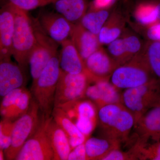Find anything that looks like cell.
Segmentation results:
<instances>
[{"label":"cell","instance_id":"ffe728a7","mask_svg":"<svg viewBox=\"0 0 160 160\" xmlns=\"http://www.w3.org/2000/svg\"><path fill=\"white\" fill-rule=\"evenodd\" d=\"M55 9L72 24L80 23L87 11V0H54Z\"/></svg>","mask_w":160,"mask_h":160},{"label":"cell","instance_id":"1f68e13d","mask_svg":"<svg viewBox=\"0 0 160 160\" xmlns=\"http://www.w3.org/2000/svg\"><path fill=\"white\" fill-rule=\"evenodd\" d=\"M14 122L2 119L0 122V149L5 151L11 144Z\"/></svg>","mask_w":160,"mask_h":160},{"label":"cell","instance_id":"4dcf8cb0","mask_svg":"<svg viewBox=\"0 0 160 160\" xmlns=\"http://www.w3.org/2000/svg\"><path fill=\"white\" fill-rule=\"evenodd\" d=\"M122 38L126 51L131 59L142 52L144 46L137 36L130 33H126Z\"/></svg>","mask_w":160,"mask_h":160},{"label":"cell","instance_id":"f35d334b","mask_svg":"<svg viewBox=\"0 0 160 160\" xmlns=\"http://www.w3.org/2000/svg\"><path fill=\"white\" fill-rule=\"evenodd\" d=\"M5 152L2 149H0V160H5Z\"/></svg>","mask_w":160,"mask_h":160},{"label":"cell","instance_id":"8fae6325","mask_svg":"<svg viewBox=\"0 0 160 160\" xmlns=\"http://www.w3.org/2000/svg\"><path fill=\"white\" fill-rule=\"evenodd\" d=\"M38 21L43 31L58 44L70 38L74 24L58 12H43Z\"/></svg>","mask_w":160,"mask_h":160},{"label":"cell","instance_id":"603a6c76","mask_svg":"<svg viewBox=\"0 0 160 160\" xmlns=\"http://www.w3.org/2000/svg\"><path fill=\"white\" fill-rule=\"evenodd\" d=\"M125 21L120 13L113 12L104 24L98 35L101 45H109L118 38L122 32Z\"/></svg>","mask_w":160,"mask_h":160},{"label":"cell","instance_id":"f1b7e54d","mask_svg":"<svg viewBox=\"0 0 160 160\" xmlns=\"http://www.w3.org/2000/svg\"><path fill=\"white\" fill-rule=\"evenodd\" d=\"M124 107L122 104L117 103L108 104L98 109V118L104 131L111 126Z\"/></svg>","mask_w":160,"mask_h":160},{"label":"cell","instance_id":"836d02e7","mask_svg":"<svg viewBox=\"0 0 160 160\" xmlns=\"http://www.w3.org/2000/svg\"><path fill=\"white\" fill-rule=\"evenodd\" d=\"M24 86L15 89L9 92L6 95L2 97V99L1 101V106H0V112L6 110L10 107L13 103L17 100L18 98L22 93L24 89H25Z\"/></svg>","mask_w":160,"mask_h":160},{"label":"cell","instance_id":"ba28073f","mask_svg":"<svg viewBox=\"0 0 160 160\" xmlns=\"http://www.w3.org/2000/svg\"><path fill=\"white\" fill-rule=\"evenodd\" d=\"M90 82L86 73L70 74L61 69L56 91L54 108H60L85 97Z\"/></svg>","mask_w":160,"mask_h":160},{"label":"cell","instance_id":"ac0fdd59","mask_svg":"<svg viewBox=\"0 0 160 160\" xmlns=\"http://www.w3.org/2000/svg\"><path fill=\"white\" fill-rule=\"evenodd\" d=\"M46 132L54 153L53 160H68L72 150L69 138L52 116L47 124Z\"/></svg>","mask_w":160,"mask_h":160},{"label":"cell","instance_id":"83f0119b","mask_svg":"<svg viewBox=\"0 0 160 160\" xmlns=\"http://www.w3.org/2000/svg\"><path fill=\"white\" fill-rule=\"evenodd\" d=\"M131 149L138 160H160V140L152 143L137 140Z\"/></svg>","mask_w":160,"mask_h":160},{"label":"cell","instance_id":"5bb4252c","mask_svg":"<svg viewBox=\"0 0 160 160\" xmlns=\"http://www.w3.org/2000/svg\"><path fill=\"white\" fill-rule=\"evenodd\" d=\"M0 96L2 98L12 90L23 87L26 79L23 69L11 59L0 60Z\"/></svg>","mask_w":160,"mask_h":160},{"label":"cell","instance_id":"9a60e30c","mask_svg":"<svg viewBox=\"0 0 160 160\" xmlns=\"http://www.w3.org/2000/svg\"><path fill=\"white\" fill-rule=\"evenodd\" d=\"M86 97L98 109L106 105L122 102V93L108 80H101L88 86Z\"/></svg>","mask_w":160,"mask_h":160},{"label":"cell","instance_id":"3957f363","mask_svg":"<svg viewBox=\"0 0 160 160\" xmlns=\"http://www.w3.org/2000/svg\"><path fill=\"white\" fill-rule=\"evenodd\" d=\"M111 83L119 89H131L157 79L141 52L112 72Z\"/></svg>","mask_w":160,"mask_h":160},{"label":"cell","instance_id":"e575fe53","mask_svg":"<svg viewBox=\"0 0 160 160\" xmlns=\"http://www.w3.org/2000/svg\"><path fill=\"white\" fill-rule=\"evenodd\" d=\"M137 158L131 149L129 151L124 152L119 148L112 150L103 158L102 160H134Z\"/></svg>","mask_w":160,"mask_h":160},{"label":"cell","instance_id":"e0dca14e","mask_svg":"<svg viewBox=\"0 0 160 160\" xmlns=\"http://www.w3.org/2000/svg\"><path fill=\"white\" fill-rule=\"evenodd\" d=\"M61 45L62 49L59 58L61 69L70 74H86L84 60L71 39L66 40Z\"/></svg>","mask_w":160,"mask_h":160},{"label":"cell","instance_id":"8d00e7d4","mask_svg":"<svg viewBox=\"0 0 160 160\" xmlns=\"http://www.w3.org/2000/svg\"><path fill=\"white\" fill-rule=\"evenodd\" d=\"M146 34L149 40L160 42V21L147 27Z\"/></svg>","mask_w":160,"mask_h":160},{"label":"cell","instance_id":"d4e9b609","mask_svg":"<svg viewBox=\"0 0 160 160\" xmlns=\"http://www.w3.org/2000/svg\"><path fill=\"white\" fill-rule=\"evenodd\" d=\"M32 98V92L25 88L22 94L12 105L5 111L0 112L2 119L14 122L29 110Z\"/></svg>","mask_w":160,"mask_h":160},{"label":"cell","instance_id":"f546056e","mask_svg":"<svg viewBox=\"0 0 160 160\" xmlns=\"http://www.w3.org/2000/svg\"><path fill=\"white\" fill-rule=\"evenodd\" d=\"M107 52L118 66L122 65L132 59L126 51L122 38H118L109 44Z\"/></svg>","mask_w":160,"mask_h":160},{"label":"cell","instance_id":"7c38bea8","mask_svg":"<svg viewBox=\"0 0 160 160\" xmlns=\"http://www.w3.org/2000/svg\"><path fill=\"white\" fill-rule=\"evenodd\" d=\"M133 129L138 140L142 142L160 140V98L140 118Z\"/></svg>","mask_w":160,"mask_h":160},{"label":"cell","instance_id":"d6986e66","mask_svg":"<svg viewBox=\"0 0 160 160\" xmlns=\"http://www.w3.org/2000/svg\"><path fill=\"white\" fill-rule=\"evenodd\" d=\"M135 120L133 115L125 107L111 126L104 131L105 137L119 143L127 142L129 133L134 128Z\"/></svg>","mask_w":160,"mask_h":160},{"label":"cell","instance_id":"5b68a950","mask_svg":"<svg viewBox=\"0 0 160 160\" xmlns=\"http://www.w3.org/2000/svg\"><path fill=\"white\" fill-rule=\"evenodd\" d=\"M39 112V106L32 98L27 112L14 121L11 144L4 151L6 159L15 160L23 145L33 134L41 119Z\"/></svg>","mask_w":160,"mask_h":160},{"label":"cell","instance_id":"484cf974","mask_svg":"<svg viewBox=\"0 0 160 160\" xmlns=\"http://www.w3.org/2000/svg\"><path fill=\"white\" fill-rule=\"evenodd\" d=\"M142 52L153 75L160 82V42L149 40Z\"/></svg>","mask_w":160,"mask_h":160},{"label":"cell","instance_id":"7402d4cb","mask_svg":"<svg viewBox=\"0 0 160 160\" xmlns=\"http://www.w3.org/2000/svg\"><path fill=\"white\" fill-rule=\"evenodd\" d=\"M120 145L108 138H89L85 142L87 159L102 160L112 150L120 148Z\"/></svg>","mask_w":160,"mask_h":160},{"label":"cell","instance_id":"7a4b0ae2","mask_svg":"<svg viewBox=\"0 0 160 160\" xmlns=\"http://www.w3.org/2000/svg\"><path fill=\"white\" fill-rule=\"evenodd\" d=\"M12 6L14 13L12 56L18 64L24 69L29 64V57L36 46L37 40L32 21L27 11Z\"/></svg>","mask_w":160,"mask_h":160},{"label":"cell","instance_id":"52a82bcc","mask_svg":"<svg viewBox=\"0 0 160 160\" xmlns=\"http://www.w3.org/2000/svg\"><path fill=\"white\" fill-rule=\"evenodd\" d=\"M32 23L37 40L36 46L30 55L29 61L33 84L52 57L58 54V43L43 31L38 21L34 23L32 22Z\"/></svg>","mask_w":160,"mask_h":160},{"label":"cell","instance_id":"4fadbf2b","mask_svg":"<svg viewBox=\"0 0 160 160\" xmlns=\"http://www.w3.org/2000/svg\"><path fill=\"white\" fill-rule=\"evenodd\" d=\"M14 31V13L12 5L6 2L0 11V60L11 59Z\"/></svg>","mask_w":160,"mask_h":160},{"label":"cell","instance_id":"277c9868","mask_svg":"<svg viewBox=\"0 0 160 160\" xmlns=\"http://www.w3.org/2000/svg\"><path fill=\"white\" fill-rule=\"evenodd\" d=\"M160 98V82L155 79L142 86L125 89L122 93V102L133 115L135 125Z\"/></svg>","mask_w":160,"mask_h":160},{"label":"cell","instance_id":"8992f818","mask_svg":"<svg viewBox=\"0 0 160 160\" xmlns=\"http://www.w3.org/2000/svg\"><path fill=\"white\" fill-rule=\"evenodd\" d=\"M50 117H46L42 114L37 128L23 145L15 160H53L54 153L46 132Z\"/></svg>","mask_w":160,"mask_h":160},{"label":"cell","instance_id":"44dd1931","mask_svg":"<svg viewBox=\"0 0 160 160\" xmlns=\"http://www.w3.org/2000/svg\"><path fill=\"white\" fill-rule=\"evenodd\" d=\"M51 116L55 122L67 134L72 149L86 142V136L78 129L75 124L67 116L62 108H54Z\"/></svg>","mask_w":160,"mask_h":160},{"label":"cell","instance_id":"74e56055","mask_svg":"<svg viewBox=\"0 0 160 160\" xmlns=\"http://www.w3.org/2000/svg\"><path fill=\"white\" fill-rule=\"evenodd\" d=\"M116 1V0H93L90 8L95 9H108Z\"/></svg>","mask_w":160,"mask_h":160},{"label":"cell","instance_id":"d590c367","mask_svg":"<svg viewBox=\"0 0 160 160\" xmlns=\"http://www.w3.org/2000/svg\"><path fill=\"white\" fill-rule=\"evenodd\" d=\"M85 142L72 149L68 156V160H87Z\"/></svg>","mask_w":160,"mask_h":160},{"label":"cell","instance_id":"30bf717a","mask_svg":"<svg viewBox=\"0 0 160 160\" xmlns=\"http://www.w3.org/2000/svg\"><path fill=\"white\" fill-rule=\"evenodd\" d=\"M86 74L90 82L108 80L119 66L108 52L100 47L84 61Z\"/></svg>","mask_w":160,"mask_h":160},{"label":"cell","instance_id":"2e32d148","mask_svg":"<svg viewBox=\"0 0 160 160\" xmlns=\"http://www.w3.org/2000/svg\"><path fill=\"white\" fill-rule=\"evenodd\" d=\"M70 38L84 61L101 47L98 36L84 28L80 23L74 24Z\"/></svg>","mask_w":160,"mask_h":160},{"label":"cell","instance_id":"d6a6232c","mask_svg":"<svg viewBox=\"0 0 160 160\" xmlns=\"http://www.w3.org/2000/svg\"><path fill=\"white\" fill-rule=\"evenodd\" d=\"M7 2L24 11L32 10L52 4L54 0H6Z\"/></svg>","mask_w":160,"mask_h":160},{"label":"cell","instance_id":"9c48e42d","mask_svg":"<svg viewBox=\"0 0 160 160\" xmlns=\"http://www.w3.org/2000/svg\"><path fill=\"white\" fill-rule=\"evenodd\" d=\"M95 106L90 100L81 99L68 103L60 108L87 137L94 130L96 124Z\"/></svg>","mask_w":160,"mask_h":160},{"label":"cell","instance_id":"cb8c5ba5","mask_svg":"<svg viewBox=\"0 0 160 160\" xmlns=\"http://www.w3.org/2000/svg\"><path fill=\"white\" fill-rule=\"evenodd\" d=\"M109 16L110 12L108 9L90 8L89 11L86 12L80 23L92 33L98 36Z\"/></svg>","mask_w":160,"mask_h":160},{"label":"cell","instance_id":"6da1fadb","mask_svg":"<svg viewBox=\"0 0 160 160\" xmlns=\"http://www.w3.org/2000/svg\"><path fill=\"white\" fill-rule=\"evenodd\" d=\"M61 69L58 54L50 60L34 84L31 92L40 112L46 117L51 116L54 107L55 97Z\"/></svg>","mask_w":160,"mask_h":160},{"label":"cell","instance_id":"4316f807","mask_svg":"<svg viewBox=\"0 0 160 160\" xmlns=\"http://www.w3.org/2000/svg\"><path fill=\"white\" fill-rule=\"evenodd\" d=\"M134 16L138 23L146 27L159 22L153 0L138 5L135 9Z\"/></svg>","mask_w":160,"mask_h":160}]
</instances>
